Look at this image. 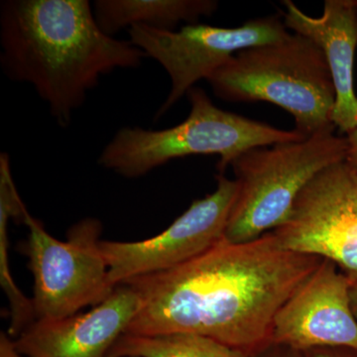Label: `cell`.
<instances>
[{"label": "cell", "instance_id": "52a82bcc", "mask_svg": "<svg viewBox=\"0 0 357 357\" xmlns=\"http://www.w3.org/2000/svg\"><path fill=\"white\" fill-rule=\"evenodd\" d=\"M128 34L129 41L157 61L170 77V91L157 112L160 117L238 52L281 41L290 33L282 18L270 15L231 28L199 23L178 31H162L134 25Z\"/></svg>", "mask_w": 357, "mask_h": 357}, {"label": "cell", "instance_id": "ffe728a7", "mask_svg": "<svg viewBox=\"0 0 357 357\" xmlns=\"http://www.w3.org/2000/svg\"><path fill=\"white\" fill-rule=\"evenodd\" d=\"M351 2L352 4H354V6L357 9V0H351Z\"/></svg>", "mask_w": 357, "mask_h": 357}, {"label": "cell", "instance_id": "7a4b0ae2", "mask_svg": "<svg viewBox=\"0 0 357 357\" xmlns=\"http://www.w3.org/2000/svg\"><path fill=\"white\" fill-rule=\"evenodd\" d=\"M0 63L11 81L28 84L68 128L100 77L137 69L144 53L105 34L88 0H6L0 4Z\"/></svg>", "mask_w": 357, "mask_h": 357}, {"label": "cell", "instance_id": "7c38bea8", "mask_svg": "<svg viewBox=\"0 0 357 357\" xmlns=\"http://www.w3.org/2000/svg\"><path fill=\"white\" fill-rule=\"evenodd\" d=\"M284 23L294 33L321 47L335 91L332 123L342 133L357 129V96L354 91V56L357 47V9L351 0H326L321 17H312L291 0H284Z\"/></svg>", "mask_w": 357, "mask_h": 357}, {"label": "cell", "instance_id": "5bb4252c", "mask_svg": "<svg viewBox=\"0 0 357 357\" xmlns=\"http://www.w3.org/2000/svg\"><path fill=\"white\" fill-rule=\"evenodd\" d=\"M107 357H249L204 335L169 333L137 335L124 333L117 340Z\"/></svg>", "mask_w": 357, "mask_h": 357}, {"label": "cell", "instance_id": "4fadbf2b", "mask_svg": "<svg viewBox=\"0 0 357 357\" xmlns=\"http://www.w3.org/2000/svg\"><path fill=\"white\" fill-rule=\"evenodd\" d=\"M218 7L215 0H96L93 13L100 29L114 36L134 25L175 31L181 22L199 24L202 17L213 15Z\"/></svg>", "mask_w": 357, "mask_h": 357}, {"label": "cell", "instance_id": "3957f363", "mask_svg": "<svg viewBox=\"0 0 357 357\" xmlns=\"http://www.w3.org/2000/svg\"><path fill=\"white\" fill-rule=\"evenodd\" d=\"M225 102H267L292 115L305 138L335 129L333 77L318 44L293 33L275 43L244 49L206 79Z\"/></svg>", "mask_w": 357, "mask_h": 357}, {"label": "cell", "instance_id": "277c9868", "mask_svg": "<svg viewBox=\"0 0 357 357\" xmlns=\"http://www.w3.org/2000/svg\"><path fill=\"white\" fill-rule=\"evenodd\" d=\"M187 96L191 112L184 121L162 130L119 129L103 148L98 164L122 177L135 178L172 160L218 155V175H225L248 150L305 139L298 131L282 130L220 109L199 86L190 89Z\"/></svg>", "mask_w": 357, "mask_h": 357}, {"label": "cell", "instance_id": "9a60e30c", "mask_svg": "<svg viewBox=\"0 0 357 357\" xmlns=\"http://www.w3.org/2000/svg\"><path fill=\"white\" fill-rule=\"evenodd\" d=\"M303 354L305 357H357V349L349 347H318Z\"/></svg>", "mask_w": 357, "mask_h": 357}, {"label": "cell", "instance_id": "9c48e42d", "mask_svg": "<svg viewBox=\"0 0 357 357\" xmlns=\"http://www.w3.org/2000/svg\"><path fill=\"white\" fill-rule=\"evenodd\" d=\"M217 188L190 208L163 232L131 243L100 241L110 284H119L145 275L168 271L204 255L225 239L238 183L217 176Z\"/></svg>", "mask_w": 357, "mask_h": 357}, {"label": "cell", "instance_id": "8992f818", "mask_svg": "<svg viewBox=\"0 0 357 357\" xmlns=\"http://www.w3.org/2000/svg\"><path fill=\"white\" fill-rule=\"evenodd\" d=\"M24 225L28 236L20 244V252L28 258L34 278L35 321L74 316L84 307L98 306L114 292L100 250V220L86 218L77 222L66 241L52 236L31 215Z\"/></svg>", "mask_w": 357, "mask_h": 357}, {"label": "cell", "instance_id": "5b68a950", "mask_svg": "<svg viewBox=\"0 0 357 357\" xmlns=\"http://www.w3.org/2000/svg\"><path fill=\"white\" fill-rule=\"evenodd\" d=\"M333 131L253 148L232 162L238 192L225 241L248 243L288 222L298 197L312 178L347 159V137L335 135Z\"/></svg>", "mask_w": 357, "mask_h": 357}, {"label": "cell", "instance_id": "d6986e66", "mask_svg": "<svg viewBox=\"0 0 357 357\" xmlns=\"http://www.w3.org/2000/svg\"><path fill=\"white\" fill-rule=\"evenodd\" d=\"M349 297H351L352 312L357 319V282H352L351 290H349Z\"/></svg>", "mask_w": 357, "mask_h": 357}, {"label": "cell", "instance_id": "30bf717a", "mask_svg": "<svg viewBox=\"0 0 357 357\" xmlns=\"http://www.w3.org/2000/svg\"><path fill=\"white\" fill-rule=\"evenodd\" d=\"M351 283L335 263L321 260L277 312L271 344L302 352L318 347L357 349V319L349 297Z\"/></svg>", "mask_w": 357, "mask_h": 357}, {"label": "cell", "instance_id": "e0dca14e", "mask_svg": "<svg viewBox=\"0 0 357 357\" xmlns=\"http://www.w3.org/2000/svg\"><path fill=\"white\" fill-rule=\"evenodd\" d=\"M0 357H30L24 356L16 347L15 340L8 333H0Z\"/></svg>", "mask_w": 357, "mask_h": 357}, {"label": "cell", "instance_id": "2e32d148", "mask_svg": "<svg viewBox=\"0 0 357 357\" xmlns=\"http://www.w3.org/2000/svg\"><path fill=\"white\" fill-rule=\"evenodd\" d=\"M252 357H305L302 351L286 345L270 344Z\"/></svg>", "mask_w": 357, "mask_h": 357}, {"label": "cell", "instance_id": "ba28073f", "mask_svg": "<svg viewBox=\"0 0 357 357\" xmlns=\"http://www.w3.org/2000/svg\"><path fill=\"white\" fill-rule=\"evenodd\" d=\"M272 232L284 248L331 260L357 282V171L347 161L321 171Z\"/></svg>", "mask_w": 357, "mask_h": 357}, {"label": "cell", "instance_id": "6da1fadb", "mask_svg": "<svg viewBox=\"0 0 357 357\" xmlns=\"http://www.w3.org/2000/svg\"><path fill=\"white\" fill-rule=\"evenodd\" d=\"M321 260L284 248L272 231L223 239L181 266L124 282L140 300L126 333H192L252 357L271 344L277 312Z\"/></svg>", "mask_w": 357, "mask_h": 357}, {"label": "cell", "instance_id": "ac0fdd59", "mask_svg": "<svg viewBox=\"0 0 357 357\" xmlns=\"http://www.w3.org/2000/svg\"><path fill=\"white\" fill-rule=\"evenodd\" d=\"M347 154L345 161L357 171V129L347 134Z\"/></svg>", "mask_w": 357, "mask_h": 357}, {"label": "cell", "instance_id": "8fae6325", "mask_svg": "<svg viewBox=\"0 0 357 357\" xmlns=\"http://www.w3.org/2000/svg\"><path fill=\"white\" fill-rule=\"evenodd\" d=\"M139 303L130 284H119L91 311L33 321L14 340L16 347L30 357H107L117 340L128 332Z\"/></svg>", "mask_w": 357, "mask_h": 357}]
</instances>
